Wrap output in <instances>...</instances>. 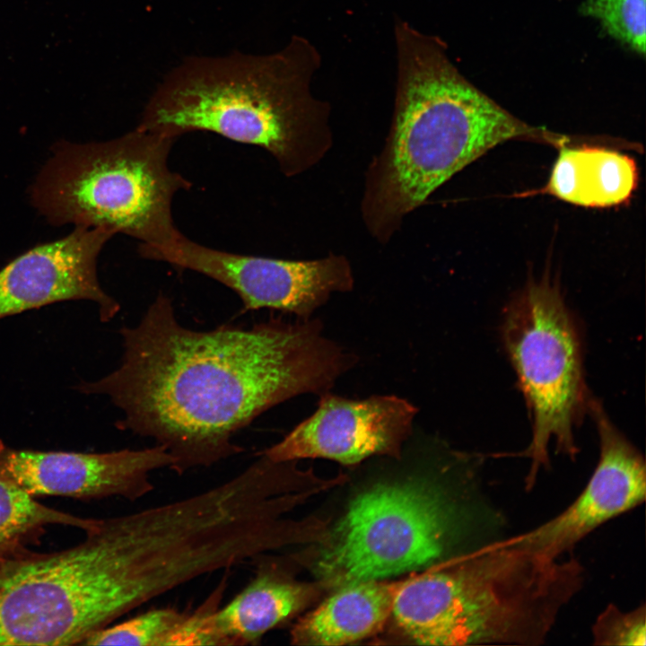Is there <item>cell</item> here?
<instances>
[{
  "label": "cell",
  "instance_id": "obj_1",
  "mask_svg": "<svg viewBox=\"0 0 646 646\" xmlns=\"http://www.w3.org/2000/svg\"><path fill=\"white\" fill-rule=\"evenodd\" d=\"M119 333V366L76 388L107 396L123 414L116 426L163 446L179 475L240 453L232 441L239 431L290 398L327 393L357 362L319 319L195 330L178 321L163 293Z\"/></svg>",
  "mask_w": 646,
  "mask_h": 646
},
{
  "label": "cell",
  "instance_id": "obj_2",
  "mask_svg": "<svg viewBox=\"0 0 646 646\" xmlns=\"http://www.w3.org/2000/svg\"><path fill=\"white\" fill-rule=\"evenodd\" d=\"M397 84L382 153L368 170L362 216L386 242L404 216L464 167L505 141L539 136L467 80L445 43L406 22L395 27Z\"/></svg>",
  "mask_w": 646,
  "mask_h": 646
},
{
  "label": "cell",
  "instance_id": "obj_3",
  "mask_svg": "<svg viewBox=\"0 0 646 646\" xmlns=\"http://www.w3.org/2000/svg\"><path fill=\"white\" fill-rule=\"evenodd\" d=\"M319 57L298 36L268 55L188 57L151 95L136 127L177 139L212 132L265 149L287 177L302 173L332 144L329 107L310 92Z\"/></svg>",
  "mask_w": 646,
  "mask_h": 646
},
{
  "label": "cell",
  "instance_id": "obj_4",
  "mask_svg": "<svg viewBox=\"0 0 646 646\" xmlns=\"http://www.w3.org/2000/svg\"><path fill=\"white\" fill-rule=\"evenodd\" d=\"M582 581L577 560L504 540L404 581L392 615L417 644L537 645Z\"/></svg>",
  "mask_w": 646,
  "mask_h": 646
},
{
  "label": "cell",
  "instance_id": "obj_5",
  "mask_svg": "<svg viewBox=\"0 0 646 646\" xmlns=\"http://www.w3.org/2000/svg\"><path fill=\"white\" fill-rule=\"evenodd\" d=\"M177 138L135 127L102 142L58 143L31 188L34 207L55 225L105 228L162 248L182 235L172 201L191 182L169 165Z\"/></svg>",
  "mask_w": 646,
  "mask_h": 646
},
{
  "label": "cell",
  "instance_id": "obj_6",
  "mask_svg": "<svg viewBox=\"0 0 646 646\" xmlns=\"http://www.w3.org/2000/svg\"><path fill=\"white\" fill-rule=\"evenodd\" d=\"M79 545L0 560V645L83 644L135 609L118 517L96 519Z\"/></svg>",
  "mask_w": 646,
  "mask_h": 646
},
{
  "label": "cell",
  "instance_id": "obj_7",
  "mask_svg": "<svg viewBox=\"0 0 646 646\" xmlns=\"http://www.w3.org/2000/svg\"><path fill=\"white\" fill-rule=\"evenodd\" d=\"M502 338L531 417L526 488L549 467L548 446L574 459V429L588 409L581 338L560 288L547 276L528 284L505 308Z\"/></svg>",
  "mask_w": 646,
  "mask_h": 646
},
{
  "label": "cell",
  "instance_id": "obj_8",
  "mask_svg": "<svg viewBox=\"0 0 646 646\" xmlns=\"http://www.w3.org/2000/svg\"><path fill=\"white\" fill-rule=\"evenodd\" d=\"M453 509L424 483L379 484L356 496L317 561L339 585L378 581L432 563L451 538Z\"/></svg>",
  "mask_w": 646,
  "mask_h": 646
},
{
  "label": "cell",
  "instance_id": "obj_9",
  "mask_svg": "<svg viewBox=\"0 0 646 646\" xmlns=\"http://www.w3.org/2000/svg\"><path fill=\"white\" fill-rule=\"evenodd\" d=\"M142 258L205 275L234 291L243 311L277 310L309 319L335 292L354 287L349 261L329 254L316 260L243 255L204 246L185 235L162 248L139 246Z\"/></svg>",
  "mask_w": 646,
  "mask_h": 646
},
{
  "label": "cell",
  "instance_id": "obj_10",
  "mask_svg": "<svg viewBox=\"0 0 646 646\" xmlns=\"http://www.w3.org/2000/svg\"><path fill=\"white\" fill-rule=\"evenodd\" d=\"M173 463L167 450L157 444L83 453L17 450L0 440V477L31 497H120L134 502L154 490L153 472L170 469Z\"/></svg>",
  "mask_w": 646,
  "mask_h": 646
},
{
  "label": "cell",
  "instance_id": "obj_11",
  "mask_svg": "<svg viewBox=\"0 0 646 646\" xmlns=\"http://www.w3.org/2000/svg\"><path fill=\"white\" fill-rule=\"evenodd\" d=\"M417 411L395 395L354 400L327 392L310 417L260 454L275 462L322 458L343 465L373 455L398 457Z\"/></svg>",
  "mask_w": 646,
  "mask_h": 646
},
{
  "label": "cell",
  "instance_id": "obj_12",
  "mask_svg": "<svg viewBox=\"0 0 646 646\" xmlns=\"http://www.w3.org/2000/svg\"><path fill=\"white\" fill-rule=\"evenodd\" d=\"M588 408L599 437V460L577 499L556 517L507 541L550 559L572 549L607 520L645 500L642 456L612 423L600 403L589 397Z\"/></svg>",
  "mask_w": 646,
  "mask_h": 646
},
{
  "label": "cell",
  "instance_id": "obj_13",
  "mask_svg": "<svg viewBox=\"0 0 646 646\" xmlns=\"http://www.w3.org/2000/svg\"><path fill=\"white\" fill-rule=\"evenodd\" d=\"M115 234L105 228L74 227L67 236L37 246L0 270V319L48 304L84 300L111 320L119 303L101 287L98 257Z\"/></svg>",
  "mask_w": 646,
  "mask_h": 646
},
{
  "label": "cell",
  "instance_id": "obj_14",
  "mask_svg": "<svg viewBox=\"0 0 646 646\" xmlns=\"http://www.w3.org/2000/svg\"><path fill=\"white\" fill-rule=\"evenodd\" d=\"M261 555L254 559L255 575L245 588L208 614L207 645L257 644L307 604L308 587L276 571Z\"/></svg>",
  "mask_w": 646,
  "mask_h": 646
},
{
  "label": "cell",
  "instance_id": "obj_15",
  "mask_svg": "<svg viewBox=\"0 0 646 646\" xmlns=\"http://www.w3.org/2000/svg\"><path fill=\"white\" fill-rule=\"evenodd\" d=\"M404 581L348 583L300 619L291 633L297 645H344L370 637L392 615Z\"/></svg>",
  "mask_w": 646,
  "mask_h": 646
},
{
  "label": "cell",
  "instance_id": "obj_16",
  "mask_svg": "<svg viewBox=\"0 0 646 646\" xmlns=\"http://www.w3.org/2000/svg\"><path fill=\"white\" fill-rule=\"evenodd\" d=\"M638 185L634 160L598 146H562L543 192L585 207L629 201Z\"/></svg>",
  "mask_w": 646,
  "mask_h": 646
},
{
  "label": "cell",
  "instance_id": "obj_17",
  "mask_svg": "<svg viewBox=\"0 0 646 646\" xmlns=\"http://www.w3.org/2000/svg\"><path fill=\"white\" fill-rule=\"evenodd\" d=\"M95 520L47 507L0 477V551L3 553L23 548V543L36 538L46 526L66 525L86 531Z\"/></svg>",
  "mask_w": 646,
  "mask_h": 646
},
{
  "label": "cell",
  "instance_id": "obj_18",
  "mask_svg": "<svg viewBox=\"0 0 646 646\" xmlns=\"http://www.w3.org/2000/svg\"><path fill=\"white\" fill-rule=\"evenodd\" d=\"M188 611L153 608L89 636L83 645L170 646Z\"/></svg>",
  "mask_w": 646,
  "mask_h": 646
},
{
  "label": "cell",
  "instance_id": "obj_19",
  "mask_svg": "<svg viewBox=\"0 0 646 646\" xmlns=\"http://www.w3.org/2000/svg\"><path fill=\"white\" fill-rule=\"evenodd\" d=\"M581 11L600 22L610 36L645 54L646 0H586Z\"/></svg>",
  "mask_w": 646,
  "mask_h": 646
},
{
  "label": "cell",
  "instance_id": "obj_20",
  "mask_svg": "<svg viewBox=\"0 0 646 646\" xmlns=\"http://www.w3.org/2000/svg\"><path fill=\"white\" fill-rule=\"evenodd\" d=\"M592 633L594 643L598 645H645L644 606L623 612L615 605H608L598 616Z\"/></svg>",
  "mask_w": 646,
  "mask_h": 646
},
{
  "label": "cell",
  "instance_id": "obj_21",
  "mask_svg": "<svg viewBox=\"0 0 646 646\" xmlns=\"http://www.w3.org/2000/svg\"><path fill=\"white\" fill-rule=\"evenodd\" d=\"M4 554H5V553H3V552L0 551V560H1V558H2V556H3Z\"/></svg>",
  "mask_w": 646,
  "mask_h": 646
}]
</instances>
